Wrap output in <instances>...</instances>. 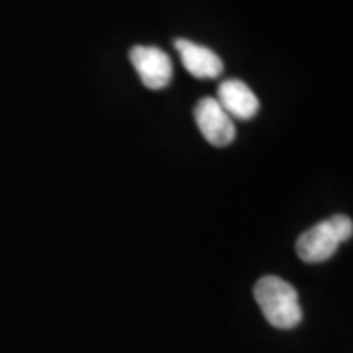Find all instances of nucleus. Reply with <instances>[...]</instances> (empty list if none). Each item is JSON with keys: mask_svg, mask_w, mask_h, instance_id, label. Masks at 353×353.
<instances>
[{"mask_svg": "<svg viewBox=\"0 0 353 353\" xmlns=\"http://www.w3.org/2000/svg\"><path fill=\"white\" fill-rule=\"evenodd\" d=\"M175 48L181 55L183 67L196 79H216L222 75L224 63L210 48L199 46L189 39H176Z\"/></svg>", "mask_w": 353, "mask_h": 353, "instance_id": "nucleus-6", "label": "nucleus"}, {"mask_svg": "<svg viewBox=\"0 0 353 353\" xmlns=\"http://www.w3.org/2000/svg\"><path fill=\"white\" fill-rule=\"evenodd\" d=\"M353 222L350 216L336 214L308 228L296 240V255L304 263H322L334 257L343 241L352 240Z\"/></svg>", "mask_w": 353, "mask_h": 353, "instance_id": "nucleus-2", "label": "nucleus"}, {"mask_svg": "<svg viewBox=\"0 0 353 353\" xmlns=\"http://www.w3.org/2000/svg\"><path fill=\"white\" fill-rule=\"evenodd\" d=\"M194 120L204 139L214 148H226L236 139V126L232 116L216 99H202L194 106Z\"/></svg>", "mask_w": 353, "mask_h": 353, "instance_id": "nucleus-3", "label": "nucleus"}, {"mask_svg": "<svg viewBox=\"0 0 353 353\" xmlns=\"http://www.w3.org/2000/svg\"><path fill=\"white\" fill-rule=\"evenodd\" d=\"M216 101L232 118L238 120H252L259 112V99L252 88L238 79H228L220 83Z\"/></svg>", "mask_w": 353, "mask_h": 353, "instance_id": "nucleus-5", "label": "nucleus"}, {"mask_svg": "<svg viewBox=\"0 0 353 353\" xmlns=\"http://www.w3.org/2000/svg\"><path fill=\"white\" fill-rule=\"evenodd\" d=\"M253 296L271 326L279 330H292L303 322L299 292L289 281L277 275H265L255 283Z\"/></svg>", "mask_w": 353, "mask_h": 353, "instance_id": "nucleus-1", "label": "nucleus"}, {"mask_svg": "<svg viewBox=\"0 0 353 353\" xmlns=\"http://www.w3.org/2000/svg\"><path fill=\"white\" fill-rule=\"evenodd\" d=\"M130 61L134 65L139 81L152 90L165 88L173 79V65L169 55L159 48L134 46L130 51Z\"/></svg>", "mask_w": 353, "mask_h": 353, "instance_id": "nucleus-4", "label": "nucleus"}]
</instances>
